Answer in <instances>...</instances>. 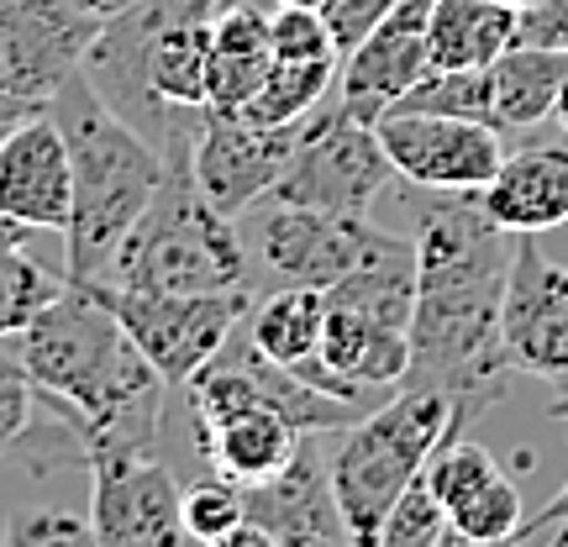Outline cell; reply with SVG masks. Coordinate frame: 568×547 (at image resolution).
Returning a JSON list of instances; mask_svg holds the SVG:
<instances>
[{"label": "cell", "mask_w": 568, "mask_h": 547, "mask_svg": "<svg viewBox=\"0 0 568 547\" xmlns=\"http://www.w3.org/2000/svg\"><path fill=\"white\" fill-rule=\"evenodd\" d=\"M516 42L510 0H432L426 63L432 69H489Z\"/></svg>", "instance_id": "7402d4cb"}, {"label": "cell", "mask_w": 568, "mask_h": 547, "mask_svg": "<svg viewBox=\"0 0 568 547\" xmlns=\"http://www.w3.org/2000/svg\"><path fill=\"white\" fill-rule=\"evenodd\" d=\"M295 132L301 126H258L243 117L205 111L195 153H190V174L201 184V195L226 216H243L247 205H258L280 184L284 163L295 153Z\"/></svg>", "instance_id": "2e32d148"}, {"label": "cell", "mask_w": 568, "mask_h": 547, "mask_svg": "<svg viewBox=\"0 0 568 547\" xmlns=\"http://www.w3.org/2000/svg\"><path fill=\"white\" fill-rule=\"evenodd\" d=\"M426 11H432V0H395L343 53L332 101L343 105L347 117L374 126L432 69L426 63Z\"/></svg>", "instance_id": "9a60e30c"}, {"label": "cell", "mask_w": 568, "mask_h": 547, "mask_svg": "<svg viewBox=\"0 0 568 547\" xmlns=\"http://www.w3.org/2000/svg\"><path fill=\"white\" fill-rule=\"evenodd\" d=\"M516 42L564 48L568 53V0H531V6H516Z\"/></svg>", "instance_id": "e575fe53"}, {"label": "cell", "mask_w": 568, "mask_h": 547, "mask_svg": "<svg viewBox=\"0 0 568 547\" xmlns=\"http://www.w3.org/2000/svg\"><path fill=\"white\" fill-rule=\"evenodd\" d=\"M48 117L59 122L69 142V169H74V211L63 232L69 253V280H101L111 269V253L122 247L153 190L163 184L169 163L138 126L116 117L111 101L90 84L84 63L59 84V95L48 101Z\"/></svg>", "instance_id": "277c9868"}, {"label": "cell", "mask_w": 568, "mask_h": 547, "mask_svg": "<svg viewBox=\"0 0 568 547\" xmlns=\"http://www.w3.org/2000/svg\"><path fill=\"white\" fill-rule=\"evenodd\" d=\"M101 284L159 290V295H211L247 290V247L237 216H226L201 195L190 159L169 163L163 184L142 211L122 247L111 253Z\"/></svg>", "instance_id": "5b68a950"}, {"label": "cell", "mask_w": 568, "mask_h": 547, "mask_svg": "<svg viewBox=\"0 0 568 547\" xmlns=\"http://www.w3.org/2000/svg\"><path fill=\"white\" fill-rule=\"evenodd\" d=\"M337 63L343 59H274L264 84H258V95H253L237 117H243V122H258V126H301L305 117L332 95Z\"/></svg>", "instance_id": "d4e9b609"}, {"label": "cell", "mask_w": 568, "mask_h": 547, "mask_svg": "<svg viewBox=\"0 0 568 547\" xmlns=\"http://www.w3.org/2000/svg\"><path fill=\"white\" fill-rule=\"evenodd\" d=\"M301 426L284 422L280 411H237V416H222L211 426H190V447L205 464V474H216L226 485H264L274 479L295 447H301Z\"/></svg>", "instance_id": "ffe728a7"}, {"label": "cell", "mask_w": 568, "mask_h": 547, "mask_svg": "<svg viewBox=\"0 0 568 547\" xmlns=\"http://www.w3.org/2000/svg\"><path fill=\"white\" fill-rule=\"evenodd\" d=\"M552 422H568V389H558V401H552Z\"/></svg>", "instance_id": "74e56055"}, {"label": "cell", "mask_w": 568, "mask_h": 547, "mask_svg": "<svg viewBox=\"0 0 568 547\" xmlns=\"http://www.w3.org/2000/svg\"><path fill=\"white\" fill-rule=\"evenodd\" d=\"M443 543H453V521H447V506L432 495L426 468H422V474L400 489V500L389 506L374 547H443Z\"/></svg>", "instance_id": "f1b7e54d"}, {"label": "cell", "mask_w": 568, "mask_h": 547, "mask_svg": "<svg viewBox=\"0 0 568 547\" xmlns=\"http://www.w3.org/2000/svg\"><path fill=\"white\" fill-rule=\"evenodd\" d=\"M322 432H305L295 458L264 479L243 489L247 531L264 547H305V543H353L343 521V506L332 495V468L316 443Z\"/></svg>", "instance_id": "e0dca14e"}, {"label": "cell", "mask_w": 568, "mask_h": 547, "mask_svg": "<svg viewBox=\"0 0 568 547\" xmlns=\"http://www.w3.org/2000/svg\"><path fill=\"white\" fill-rule=\"evenodd\" d=\"M280 6H311V11H326V0H280Z\"/></svg>", "instance_id": "ab89813d"}, {"label": "cell", "mask_w": 568, "mask_h": 547, "mask_svg": "<svg viewBox=\"0 0 568 547\" xmlns=\"http://www.w3.org/2000/svg\"><path fill=\"white\" fill-rule=\"evenodd\" d=\"M500 474V464H495V453L479 443H468V437H447L437 453H432V464H426V485H432V495L447 506V516L464 506L474 489H485L489 479Z\"/></svg>", "instance_id": "4dcf8cb0"}, {"label": "cell", "mask_w": 568, "mask_h": 547, "mask_svg": "<svg viewBox=\"0 0 568 547\" xmlns=\"http://www.w3.org/2000/svg\"><path fill=\"white\" fill-rule=\"evenodd\" d=\"M395 163H389L379 126L347 117L343 105L326 95L295 132V153L284 163L280 184L264 201L284 205H316V211H343V216H368L374 201L389 190Z\"/></svg>", "instance_id": "30bf717a"}, {"label": "cell", "mask_w": 568, "mask_h": 547, "mask_svg": "<svg viewBox=\"0 0 568 547\" xmlns=\"http://www.w3.org/2000/svg\"><path fill=\"white\" fill-rule=\"evenodd\" d=\"M389 111H437V117L489 122V80L485 69H426Z\"/></svg>", "instance_id": "83f0119b"}, {"label": "cell", "mask_w": 568, "mask_h": 547, "mask_svg": "<svg viewBox=\"0 0 568 547\" xmlns=\"http://www.w3.org/2000/svg\"><path fill=\"white\" fill-rule=\"evenodd\" d=\"M389 6H395V0H326V27H332V38H337V48H353V42L364 38L368 27H374V21L385 17Z\"/></svg>", "instance_id": "d590c367"}, {"label": "cell", "mask_w": 568, "mask_h": 547, "mask_svg": "<svg viewBox=\"0 0 568 547\" xmlns=\"http://www.w3.org/2000/svg\"><path fill=\"white\" fill-rule=\"evenodd\" d=\"M268 42H274V59H343V48L332 38L322 11L311 6H280L268 11Z\"/></svg>", "instance_id": "1f68e13d"}, {"label": "cell", "mask_w": 568, "mask_h": 547, "mask_svg": "<svg viewBox=\"0 0 568 547\" xmlns=\"http://www.w3.org/2000/svg\"><path fill=\"white\" fill-rule=\"evenodd\" d=\"M101 32V17L80 0H0V111H48Z\"/></svg>", "instance_id": "7c38bea8"}, {"label": "cell", "mask_w": 568, "mask_h": 547, "mask_svg": "<svg viewBox=\"0 0 568 547\" xmlns=\"http://www.w3.org/2000/svg\"><path fill=\"white\" fill-rule=\"evenodd\" d=\"M0 543L6 547H80V543H95V531H90V516H74V510H59V506H32V510L6 516Z\"/></svg>", "instance_id": "d6a6232c"}, {"label": "cell", "mask_w": 568, "mask_h": 547, "mask_svg": "<svg viewBox=\"0 0 568 547\" xmlns=\"http://www.w3.org/2000/svg\"><path fill=\"white\" fill-rule=\"evenodd\" d=\"M247 337L264 347L274 364L295 368L305 379V368L316 364L326 326V290H305V284H284V290H264L247 305Z\"/></svg>", "instance_id": "cb8c5ba5"}, {"label": "cell", "mask_w": 568, "mask_h": 547, "mask_svg": "<svg viewBox=\"0 0 568 547\" xmlns=\"http://www.w3.org/2000/svg\"><path fill=\"white\" fill-rule=\"evenodd\" d=\"M489 80V126H537L542 117L558 111V90L568 80L564 48H531L510 42L500 59L485 69Z\"/></svg>", "instance_id": "603a6c76"}, {"label": "cell", "mask_w": 568, "mask_h": 547, "mask_svg": "<svg viewBox=\"0 0 568 547\" xmlns=\"http://www.w3.org/2000/svg\"><path fill=\"white\" fill-rule=\"evenodd\" d=\"M479 205L489 222L506 232H552L568 222V148L564 142H537V148H516L500 159L495 180L479 190Z\"/></svg>", "instance_id": "d6986e66"}, {"label": "cell", "mask_w": 568, "mask_h": 547, "mask_svg": "<svg viewBox=\"0 0 568 547\" xmlns=\"http://www.w3.org/2000/svg\"><path fill=\"white\" fill-rule=\"evenodd\" d=\"M95 284L116 322L132 332V343L142 347V358L159 368V379L169 389H184L190 374L216 353V347L243 326L253 290H211V295H159V290H122V284Z\"/></svg>", "instance_id": "8fae6325"}, {"label": "cell", "mask_w": 568, "mask_h": 547, "mask_svg": "<svg viewBox=\"0 0 568 547\" xmlns=\"http://www.w3.org/2000/svg\"><path fill=\"white\" fill-rule=\"evenodd\" d=\"M11 364V343H6V337H0V368Z\"/></svg>", "instance_id": "60d3db41"}, {"label": "cell", "mask_w": 568, "mask_h": 547, "mask_svg": "<svg viewBox=\"0 0 568 547\" xmlns=\"http://www.w3.org/2000/svg\"><path fill=\"white\" fill-rule=\"evenodd\" d=\"M552 531H558V543H568V479H564V489L552 495L548 506L537 510V516H527V521H521L516 543H537V537H552Z\"/></svg>", "instance_id": "8d00e7d4"}, {"label": "cell", "mask_w": 568, "mask_h": 547, "mask_svg": "<svg viewBox=\"0 0 568 547\" xmlns=\"http://www.w3.org/2000/svg\"><path fill=\"white\" fill-rule=\"evenodd\" d=\"M32 411H38V389H32L27 368H21L17 353H11V364L0 368V464L17 453L21 432L32 426Z\"/></svg>", "instance_id": "836d02e7"}, {"label": "cell", "mask_w": 568, "mask_h": 547, "mask_svg": "<svg viewBox=\"0 0 568 547\" xmlns=\"http://www.w3.org/2000/svg\"><path fill=\"white\" fill-rule=\"evenodd\" d=\"M59 290H63L59 274L32 264L21 247H0V337H17Z\"/></svg>", "instance_id": "f546056e"}, {"label": "cell", "mask_w": 568, "mask_h": 547, "mask_svg": "<svg viewBox=\"0 0 568 547\" xmlns=\"http://www.w3.org/2000/svg\"><path fill=\"white\" fill-rule=\"evenodd\" d=\"M447 437H464V422L443 389H395L385 406L364 411L332 447V495L343 506L353 543L374 547L400 489L432 464Z\"/></svg>", "instance_id": "8992f818"}, {"label": "cell", "mask_w": 568, "mask_h": 547, "mask_svg": "<svg viewBox=\"0 0 568 547\" xmlns=\"http://www.w3.org/2000/svg\"><path fill=\"white\" fill-rule=\"evenodd\" d=\"M74 169L69 142L48 111H32L0 132V216L27 232H69Z\"/></svg>", "instance_id": "ac0fdd59"}, {"label": "cell", "mask_w": 568, "mask_h": 547, "mask_svg": "<svg viewBox=\"0 0 568 547\" xmlns=\"http://www.w3.org/2000/svg\"><path fill=\"white\" fill-rule=\"evenodd\" d=\"M274 63L268 11L258 0H226L211 21V69H205V111L237 117Z\"/></svg>", "instance_id": "44dd1931"}, {"label": "cell", "mask_w": 568, "mask_h": 547, "mask_svg": "<svg viewBox=\"0 0 568 547\" xmlns=\"http://www.w3.org/2000/svg\"><path fill=\"white\" fill-rule=\"evenodd\" d=\"M453 521V543H468V547H489V543H516L521 531V489L516 479L495 474L485 489H474L464 506L447 516Z\"/></svg>", "instance_id": "484cf974"}, {"label": "cell", "mask_w": 568, "mask_h": 547, "mask_svg": "<svg viewBox=\"0 0 568 547\" xmlns=\"http://www.w3.org/2000/svg\"><path fill=\"white\" fill-rule=\"evenodd\" d=\"M174 395H180L190 426H211L222 416H237V411H280L284 422H295L301 432H343L364 411H374V406H353L343 395H326L311 379H301L295 368L274 364L264 347L247 337V326H237L190 374V385L174 389Z\"/></svg>", "instance_id": "ba28073f"}, {"label": "cell", "mask_w": 568, "mask_h": 547, "mask_svg": "<svg viewBox=\"0 0 568 547\" xmlns=\"http://www.w3.org/2000/svg\"><path fill=\"white\" fill-rule=\"evenodd\" d=\"M222 0H138L122 17H105L84 74L111 111L180 163L195 153L205 122V69H211V21Z\"/></svg>", "instance_id": "3957f363"}, {"label": "cell", "mask_w": 568, "mask_h": 547, "mask_svg": "<svg viewBox=\"0 0 568 547\" xmlns=\"http://www.w3.org/2000/svg\"><path fill=\"white\" fill-rule=\"evenodd\" d=\"M17 364L27 368L32 389L53 395L84 422V437H138L163 443V395L169 385L159 368L142 358L132 332L116 322V311L95 295V284L69 280L42 305L17 337H6Z\"/></svg>", "instance_id": "7a4b0ae2"}, {"label": "cell", "mask_w": 568, "mask_h": 547, "mask_svg": "<svg viewBox=\"0 0 568 547\" xmlns=\"http://www.w3.org/2000/svg\"><path fill=\"white\" fill-rule=\"evenodd\" d=\"M184 537L205 547H232L237 531L247 527V506H243V489L216 479V474H201L195 485H184Z\"/></svg>", "instance_id": "4316f807"}, {"label": "cell", "mask_w": 568, "mask_h": 547, "mask_svg": "<svg viewBox=\"0 0 568 547\" xmlns=\"http://www.w3.org/2000/svg\"><path fill=\"white\" fill-rule=\"evenodd\" d=\"M243 247H247V290H284V284H305V290H332L347 280L353 269L379 259L395 232L374 226L368 216H343V211H316V205H284L258 201L243 216Z\"/></svg>", "instance_id": "52a82bcc"}, {"label": "cell", "mask_w": 568, "mask_h": 547, "mask_svg": "<svg viewBox=\"0 0 568 547\" xmlns=\"http://www.w3.org/2000/svg\"><path fill=\"white\" fill-rule=\"evenodd\" d=\"M374 126L395 163V180L422 184V190H485L506 159L500 126L474 122V117L385 111Z\"/></svg>", "instance_id": "4fadbf2b"}, {"label": "cell", "mask_w": 568, "mask_h": 547, "mask_svg": "<svg viewBox=\"0 0 568 547\" xmlns=\"http://www.w3.org/2000/svg\"><path fill=\"white\" fill-rule=\"evenodd\" d=\"M552 117L568 126V80H564V90H558V111H552Z\"/></svg>", "instance_id": "f35d334b"}, {"label": "cell", "mask_w": 568, "mask_h": 547, "mask_svg": "<svg viewBox=\"0 0 568 547\" xmlns=\"http://www.w3.org/2000/svg\"><path fill=\"white\" fill-rule=\"evenodd\" d=\"M406 205L416 222V311L400 389H443L468 426L506 401V379L516 374L500 337L516 232L489 222L479 190L410 184Z\"/></svg>", "instance_id": "6da1fadb"}, {"label": "cell", "mask_w": 568, "mask_h": 547, "mask_svg": "<svg viewBox=\"0 0 568 547\" xmlns=\"http://www.w3.org/2000/svg\"><path fill=\"white\" fill-rule=\"evenodd\" d=\"M90 468V531L95 547H174L184 543V485L163 443L95 432L84 447Z\"/></svg>", "instance_id": "9c48e42d"}, {"label": "cell", "mask_w": 568, "mask_h": 547, "mask_svg": "<svg viewBox=\"0 0 568 547\" xmlns=\"http://www.w3.org/2000/svg\"><path fill=\"white\" fill-rule=\"evenodd\" d=\"M500 337H506L510 368L568 389V264H552L537 232L516 237Z\"/></svg>", "instance_id": "5bb4252c"}]
</instances>
